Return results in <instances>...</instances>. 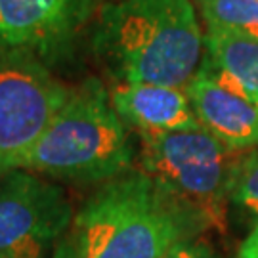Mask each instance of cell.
Instances as JSON below:
<instances>
[{"label":"cell","mask_w":258,"mask_h":258,"mask_svg":"<svg viewBox=\"0 0 258 258\" xmlns=\"http://www.w3.org/2000/svg\"><path fill=\"white\" fill-rule=\"evenodd\" d=\"M205 224L142 170L102 184L77 211L54 258H163Z\"/></svg>","instance_id":"obj_1"},{"label":"cell","mask_w":258,"mask_h":258,"mask_svg":"<svg viewBox=\"0 0 258 258\" xmlns=\"http://www.w3.org/2000/svg\"><path fill=\"white\" fill-rule=\"evenodd\" d=\"M90 44L115 83L185 88L205 54L191 0H109L92 23Z\"/></svg>","instance_id":"obj_2"},{"label":"cell","mask_w":258,"mask_h":258,"mask_svg":"<svg viewBox=\"0 0 258 258\" xmlns=\"http://www.w3.org/2000/svg\"><path fill=\"white\" fill-rule=\"evenodd\" d=\"M134 146L100 79L69 90L46 132L23 163L25 170L75 184H105L132 170Z\"/></svg>","instance_id":"obj_3"},{"label":"cell","mask_w":258,"mask_h":258,"mask_svg":"<svg viewBox=\"0 0 258 258\" xmlns=\"http://www.w3.org/2000/svg\"><path fill=\"white\" fill-rule=\"evenodd\" d=\"M247 151L228 148L207 130L140 134V170L201 218L226 231L231 187Z\"/></svg>","instance_id":"obj_4"},{"label":"cell","mask_w":258,"mask_h":258,"mask_svg":"<svg viewBox=\"0 0 258 258\" xmlns=\"http://www.w3.org/2000/svg\"><path fill=\"white\" fill-rule=\"evenodd\" d=\"M69 90L37 55L0 54V178L23 168Z\"/></svg>","instance_id":"obj_5"},{"label":"cell","mask_w":258,"mask_h":258,"mask_svg":"<svg viewBox=\"0 0 258 258\" xmlns=\"http://www.w3.org/2000/svg\"><path fill=\"white\" fill-rule=\"evenodd\" d=\"M75 212L65 189L25 168L0 178V254L42 258Z\"/></svg>","instance_id":"obj_6"},{"label":"cell","mask_w":258,"mask_h":258,"mask_svg":"<svg viewBox=\"0 0 258 258\" xmlns=\"http://www.w3.org/2000/svg\"><path fill=\"white\" fill-rule=\"evenodd\" d=\"M105 0H0V54L29 52L42 61L65 54L94 23Z\"/></svg>","instance_id":"obj_7"},{"label":"cell","mask_w":258,"mask_h":258,"mask_svg":"<svg viewBox=\"0 0 258 258\" xmlns=\"http://www.w3.org/2000/svg\"><path fill=\"white\" fill-rule=\"evenodd\" d=\"M109 100L126 128L140 134H165L201 128L182 88L144 83H115Z\"/></svg>","instance_id":"obj_8"},{"label":"cell","mask_w":258,"mask_h":258,"mask_svg":"<svg viewBox=\"0 0 258 258\" xmlns=\"http://www.w3.org/2000/svg\"><path fill=\"white\" fill-rule=\"evenodd\" d=\"M201 128L237 151L258 149V105L197 71L184 88Z\"/></svg>","instance_id":"obj_9"},{"label":"cell","mask_w":258,"mask_h":258,"mask_svg":"<svg viewBox=\"0 0 258 258\" xmlns=\"http://www.w3.org/2000/svg\"><path fill=\"white\" fill-rule=\"evenodd\" d=\"M199 71L258 105V37L207 29Z\"/></svg>","instance_id":"obj_10"},{"label":"cell","mask_w":258,"mask_h":258,"mask_svg":"<svg viewBox=\"0 0 258 258\" xmlns=\"http://www.w3.org/2000/svg\"><path fill=\"white\" fill-rule=\"evenodd\" d=\"M207 29L258 37V0H195Z\"/></svg>","instance_id":"obj_11"},{"label":"cell","mask_w":258,"mask_h":258,"mask_svg":"<svg viewBox=\"0 0 258 258\" xmlns=\"http://www.w3.org/2000/svg\"><path fill=\"white\" fill-rule=\"evenodd\" d=\"M230 203L258 220V149L247 151L231 187Z\"/></svg>","instance_id":"obj_12"},{"label":"cell","mask_w":258,"mask_h":258,"mask_svg":"<svg viewBox=\"0 0 258 258\" xmlns=\"http://www.w3.org/2000/svg\"><path fill=\"white\" fill-rule=\"evenodd\" d=\"M163 258H214L211 245L201 239H189L178 243L174 249H170Z\"/></svg>","instance_id":"obj_13"},{"label":"cell","mask_w":258,"mask_h":258,"mask_svg":"<svg viewBox=\"0 0 258 258\" xmlns=\"http://www.w3.org/2000/svg\"><path fill=\"white\" fill-rule=\"evenodd\" d=\"M237 258H258V220L254 222V226L249 231V235L241 243Z\"/></svg>","instance_id":"obj_14"},{"label":"cell","mask_w":258,"mask_h":258,"mask_svg":"<svg viewBox=\"0 0 258 258\" xmlns=\"http://www.w3.org/2000/svg\"><path fill=\"white\" fill-rule=\"evenodd\" d=\"M0 258H16V256H6V254H0Z\"/></svg>","instance_id":"obj_15"},{"label":"cell","mask_w":258,"mask_h":258,"mask_svg":"<svg viewBox=\"0 0 258 258\" xmlns=\"http://www.w3.org/2000/svg\"><path fill=\"white\" fill-rule=\"evenodd\" d=\"M105 2H109V0H105Z\"/></svg>","instance_id":"obj_16"}]
</instances>
